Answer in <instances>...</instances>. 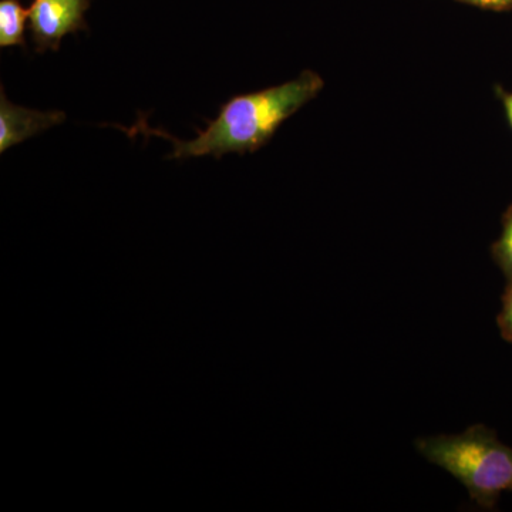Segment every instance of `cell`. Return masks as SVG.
Returning a JSON list of instances; mask_svg holds the SVG:
<instances>
[{
  "mask_svg": "<svg viewBox=\"0 0 512 512\" xmlns=\"http://www.w3.org/2000/svg\"><path fill=\"white\" fill-rule=\"evenodd\" d=\"M325 82L318 73L305 70L298 79L259 92L231 97L220 107L214 120H207L205 130L197 138L183 141L165 131L148 126L146 119L131 128L120 127L128 136L165 138L173 144L167 160L211 156L221 160L225 154L255 153L268 144L278 128L296 111L322 92Z\"/></svg>",
  "mask_w": 512,
  "mask_h": 512,
  "instance_id": "obj_1",
  "label": "cell"
},
{
  "mask_svg": "<svg viewBox=\"0 0 512 512\" xmlns=\"http://www.w3.org/2000/svg\"><path fill=\"white\" fill-rule=\"evenodd\" d=\"M417 450L467 488L471 500L493 510L501 495L512 491V447L493 430L473 426L454 436L417 440Z\"/></svg>",
  "mask_w": 512,
  "mask_h": 512,
  "instance_id": "obj_2",
  "label": "cell"
},
{
  "mask_svg": "<svg viewBox=\"0 0 512 512\" xmlns=\"http://www.w3.org/2000/svg\"><path fill=\"white\" fill-rule=\"evenodd\" d=\"M92 0H33L29 30L36 53L57 52L67 35L87 30L86 12Z\"/></svg>",
  "mask_w": 512,
  "mask_h": 512,
  "instance_id": "obj_3",
  "label": "cell"
},
{
  "mask_svg": "<svg viewBox=\"0 0 512 512\" xmlns=\"http://www.w3.org/2000/svg\"><path fill=\"white\" fill-rule=\"evenodd\" d=\"M66 120L63 111H37L16 106L0 89V153L18 146L29 138L39 136Z\"/></svg>",
  "mask_w": 512,
  "mask_h": 512,
  "instance_id": "obj_4",
  "label": "cell"
},
{
  "mask_svg": "<svg viewBox=\"0 0 512 512\" xmlns=\"http://www.w3.org/2000/svg\"><path fill=\"white\" fill-rule=\"evenodd\" d=\"M30 9L20 0H0V47H26V20Z\"/></svg>",
  "mask_w": 512,
  "mask_h": 512,
  "instance_id": "obj_5",
  "label": "cell"
},
{
  "mask_svg": "<svg viewBox=\"0 0 512 512\" xmlns=\"http://www.w3.org/2000/svg\"><path fill=\"white\" fill-rule=\"evenodd\" d=\"M493 256L507 281H512V205L504 214L503 234L493 245Z\"/></svg>",
  "mask_w": 512,
  "mask_h": 512,
  "instance_id": "obj_6",
  "label": "cell"
},
{
  "mask_svg": "<svg viewBox=\"0 0 512 512\" xmlns=\"http://www.w3.org/2000/svg\"><path fill=\"white\" fill-rule=\"evenodd\" d=\"M498 329L507 342L512 343V281H508L503 295V309L497 318Z\"/></svg>",
  "mask_w": 512,
  "mask_h": 512,
  "instance_id": "obj_7",
  "label": "cell"
},
{
  "mask_svg": "<svg viewBox=\"0 0 512 512\" xmlns=\"http://www.w3.org/2000/svg\"><path fill=\"white\" fill-rule=\"evenodd\" d=\"M463 2L485 9H507L512 6V0H463Z\"/></svg>",
  "mask_w": 512,
  "mask_h": 512,
  "instance_id": "obj_8",
  "label": "cell"
},
{
  "mask_svg": "<svg viewBox=\"0 0 512 512\" xmlns=\"http://www.w3.org/2000/svg\"><path fill=\"white\" fill-rule=\"evenodd\" d=\"M503 99L505 111H507L508 121H510L512 127V93L504 94Z\"/></svg>",
  "mask_w": 512,
  "mask_h": 512,
  "instance_id": "obj_9",
  "label": "cell"
}]
</instances>
